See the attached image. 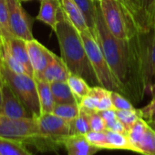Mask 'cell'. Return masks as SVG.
<instances>
[{"mask_svg": "<svg viewBox=\"0 0 155 155\" xmlns=\"http://www.w3.org/2000/svg\"><path fill=\"white\" fill-rule=\"evenodd\" d=\"M59 44L61 58L71 74L81 76L91 86H101L91 65L81 33L59 8L58 23L54 30Z\"/></svg>", "mask_w": 155, "mask_h": 155, "instance_id": "6da1fadb", "label": "cell"}, {"mask_svg": "<svg viewBox=\"0 0 155 155\" xmlns=\"http://www.w3.org/2000/svg\"><path fill=\"white\" fill-rule=\"evenodd\" d=\"M96 38L112 74L120 84V93L123 94L129 62V42L118 39L110 33L105 24L99 2L96 7Z\"/></svg>", "mask_w": 155, "mask_h": 155, "instance_id": "7a4b0ae2", "label": "cell"}, {"mask_svg": "<svg viewBox=\"0 0 155 155\" xmlns=\"http://www.w3.org/2000/svg\"><path fill=\"white\" fill-rule=\"evenodd\" d=\"M100 8L108 29L116 38L129 40L141 32L133 16L121 0H101Z\"/></svg>", "mask_w": 155, "mask_h": 155, "instance_id": "3957f363", "label": "cell"}, {"mask_svg": "<svg viewBox=\"0 0 155 155\" xmlns=\"http://www.w3.org/2000/svg\"><path fill=\"white\" fill-rule=\"evenodd\" d=\"M37 120L39 136L33 145L41 151L57 150L63 146L66 138L72 135L70 122L54 113L41 114Z\"/></svg>", "mask_w": 155, "mask_h": 155, "instance_id": "277c9868", "label": "cell"}, {"mask_svg": "<svg viewBox=\"0 0 155 155\" xmlns=\"http://www.w3.org/2000/svg\"><path fill=\"white\" fill-rule=\"evenodd\" d=\"M1 72L5 82L11 87L32 116L35 118L39 117L41 115V108L38 87L34 78L28 74H17L13 72L2 61Z\"/></svg>", "mask_w": 155, "mask_h": 155, "instance_id": "5b68a950", "label": "cell"}, {"mask_svg": "<svg viewBox=\"0 0 155 155\" xmlns=\"http://www.w3.org/2000/svg\"><path fill=\"white\" fill-rule=\"evenodd\" d=\"M81 36L91 65L96 74L100 85L109 91H118L120 93L121 90L120 84L110 70L98 40L92 36L91 31L81 33Z\"/></svg>", "mask_w": 155, "mask_h": 155, "instance_id": "8992f818", "label": "cell"}, {"mask_svg": "<svg viewBox=\"0 0 155 155\" xmlns=\"http://www.w3.org/2000/svg\"><path fill=\"white\" fill-rule=\"evenodd\" d=\"M0 136L33 145L39 136L38 120L30 118H11L0 114Z\"/></svg>", "mask_w": 155, "mask_h": 155, "instance_id": "52a82bcc", "label": "cell"}, {"mask_svg": "<svg viewBox=\"0 0 155 155\" xmlns=\"http://www.w3.org/2000/svg\"><path fill=\"white\" fill-rule=\"evenodd\" d=\"M9 24L15 38L29 41L34 39L32 34V19L24 10L19 0H7Z\"/></svg>", "mask_w": 155, "mask_h": 155, "instance_id": "ba28073f", "label": "cell"}, {"mask_svg": "<svg viewBox=\"0 0 155 155\" xmlns=\"http://www.w3.org/2000/svg\"><path fill=\"white\" fill-rule=\"evenodd\" d=\"M127 136L137 153L155 155V131L142 118L136 121L128 131Z\"/></svg>", "mask_w": 155, "mask_h": 155, "instance_id": "9c48e42d", "label": "cell"}, {"mask_svg": "<svg viewBox=\"0 0 155 155\" xmlns=\"http://www.w3.org/2000/svg\"><path fill=\"white\" fill-rule=\"evenodd\" d=\"M27 48L34 71V78L38 79L51 61L55 54L35 38L27 41Z\"/></svg>", "mask_w": 155, "mask_h": 155, "instance_id": "30bf717a", "label": "cell"}, {"mask_svg": "<svg viewBox=\"0 0 155 155\" xmlns=\"http://www.w3.org/2000/svg\"><path fill=\"white\" fill-rule=\"evenodd\" d=\"M1 114L11 118L33 117L21 100L14 92L11 87L5 82V81L3 85V106Z\"/></svg>", "mask_w": 155, "mask_h": 155, "instance_id": "8fae6325", "label": "cell"}, {"mask_svg": "<svg viewBox=\"0 0 155 155\" xmlns=\"http://www.w3.org/2000/svg\"><path fill=\"white\" fill-rule=\"evenodd\" d=\"M63 146L67 150V155H94L101 150L91 144L85 135H70L65 139Z\"/></svg>", "mask_w": 155, "mask_h": 155, "instance_id": "7c38bea8", "label": "cell"}, {"mask_svg": "<svg viewBox=\"0 0 155 155\" xmlns=\"http://www.w3.org/2000/svg\"><path fill=\"white\" fill-rule=\"evenodd\" d=\"M70 74L71 73L61 57L59 58L55 54L51 61L38 79L43 80L49 83L56 81H67Z\"/></svg>", "mask_w": 155, "mask_h": 155, "instance_id": "4fadbf2b", "label": "cell"}, {"mask_svg": "<svg viewBox=\"0 0 155 155\" xmlns=\"http://www.w3.org/2000/svg\"><path fill=\"white\" fill-rule=\"evenodd\" d=\"M4 46L8 49L12 56L26 68L28 72V75L34 78V71L28 52L27 41L14 37L10 39L6 40Z\"/></svg>", "mask_w": 155, "mask_h": 155, "instance_id": "5bb4252c", "label": "cell"}, {"mask_svg": "<svg viewBox=\"0 0 155 155\" xmlns=\"http://www.w3.org/2000/svg\"><path fill=\"white\" fill-rule=\"evenodd\" d=\"M59 4L69 21L80 33L90 31L85 16L74 0H59Z\"/></svg>", "mask_w": 155, "mask_h": 155, "instance_id": "9a60e30c", "label": "cell"}, {"mask_svg": "<svg viewBox=\"0 0 155 155\" xmlns=\"http://www.w3.org/2000/svg\"><path fill=\"white\" fill-rule=\"evenodd\" d=\"M59 8V0H41L39 12L36 19L49 26L54 31L58 23Z\"/></svg>", "mask_w": 155, "mask_h": 155, "instance_id": "2e32d148", "label": "cell"}, {"mask_svg": "<svg viewBox=\"0 0 155 155\" xmlns=\"http://www.w3.org/2000/svg\"><path fill=\"white\" fill-rule=\"evenodd\" d=\"M155 79V34L152 30L150 32L147 50H146V80L148 85V92L151 94Z\"/></svg>", "mask_w": 155, "mask_h": 155, "instance_id": "e0dca14e", "label": "cell"}, {"mask_svg": "<svg viewBox=\"0 0 155 155\" xmlns=\"http://www.w3.org/2000/svg\"><path fill=\"white\" fill-rule=\"evenodd\" d=\"M35 81L37 83V87H38V98H39V102H40V108H41V114L52 113L56 103H55L54 97L52 94L50 83L43 80H39V79H35Z\"/></svg>", "mask_w": 155, "mask_h": 155, "instance_id": "ac0fdd59", "label": "cell"}, {"mask_svg": "<svg viewBox=\"0 0 155 155\" xmlns=\"http://www.w3.org/2000/svg\"><path fill=\"white\" fill-rule=\"evenodd\" d=\"M106 150H123L136 152L135 148L130 143L127 134L106 130Z\"/></svg>", "mask_w": 155, "mask_h": 155, "instance_id": "d6986e66", "label": "cell"}, {"mask_svg": "<svg viewBox=\"0 0 155 155\" xmlns=\"http://www.w3.org/2000/svg\"><path fill=\"white\" fill-rule=\"evenodd\" d=\"M50 86L56 104L78 103L67 81L52 82Z\"/></svg>", "mask_w": 155, "mask_h": 155, "instance_id": "ffe728a7", "label": "cell"}, {"mask_svg": "<svg viewBox=\"0 0 155 155\" xmlns=\"http://www.w3.org/2000/svg\"><path fill=\"white\" fill-rule=\"evenodd\" d=\"M71 91L73 92L77 102H80L90 93L91 86L81 76L75 74H70L67 81Z\"/></svg>", "mask_w": 155, "mask_h": 155, "instance_id": "44dd1931", "label": "cell"}, {"mask_svg": "<svg viewBox=\"0 0 155 155\" xmlns=\"http://www.w3.org/2000/svg\"><path fill=\"white\" fill-rule=\"evenodd\" d=\"M141 23L142 32H150L152 30L154 24V14H155V0H138Z\"/></svg>", "mask_w": 155, "mask_h": 155, "instance_id": "7402d4cb", "label": "cell"}, {"mask_svg": "<svg viewBox=\"0 0 155 155\" xmlns=\"http://www.w3.org/2000/svg\"><path fill=\"white\" fill-rule=\"evenodd\" d=\"M0 153L2 155H33L26 143L0 136Z\"/></svg>", "mask_w": 155, "mask_h": 155, "instance_id": "603a6c76", "label": "cell"}, {"mask_svg": "<svg viewBox=\"0 0 155 155\" xmlns=\"http://www.w3.org/2000/svg\"><path fill=\"white\" fill-rule=\"evenodd\" d=\"M83 12L91 33L96 38V7L93 0H74ZM97 39V38H96Z\"/></svg>", "mask_w": 155, "mask_h": 155, "instance_id": "cb8c5ba5", "label": "cell"}, {"mask_svg": "<svg viewBox=\"0 0 155 155\" xmlns=\"http://www.w3.org/2000/svg\"><path fill=\"white\" fill-rule=\"evenodd\" d=\"M80 112H81V107L79 103H67V104H56L52 113L71 122L79 116Z\"/></svg>", "mask_w": 155, "mask_h": 155, "instance_id": "d4e9b609", "label": "cell"}, {"mask_svg": "<svg viewBox=\"0 0 155 155\" xmlns=\"http://www.w3.org/2000/svg\"><path fill=\"white\" fill-rule=\"evenodd\" d=\"M72 135H86L91 130L88 112L81 108V112L74 120L70 122Z\"/></svg>", "mask_w": 155, "mask_h": 155, "instance_id": "484cf974", "label": "cell"}, {"mask_svg": "<svg viewBox=\"0 0 155 155\" xmlns=\"http://www.w3.org/2000/svg\"><path fill=\"white\" fill-rule=\"evenodd\" d=\"M0 30L2 32L5 41L14 38L9 24L8 7L7 0H0Z\"/></svg>", "mask_w": 155, "mask_h": 155, "instance_id": "4316f807", "label": "cell"}, {"mask_svg": "<svg viewBox=\"0 0 155 155\" xmlns=\"http://www.w3.org/2000/svg\"><path fill=\"white\" fill-rule=\"evenodd\" d=\"M1 59H2V62L13 72L17 74H28V72L26 69V68L12 56V54L8 51V49L5 46H3V52H2Z\"/></svg>", "mask_w": 155, "mask_h": 155, "instance_id": "83f0119b", "label": "cell"}, {"mask_svg": "<svg viewBox=\"0 0 155 155\" xmlns=\"http://www.w3.org/2000/svg\"><path fill=\"white\" fill-rule=\"evenodd\" d=\"M117 118L123 124L127 131H129L131 127L136 123V121L140 118L138 109L127 110H116Z\"/></svg>", "mask_w": 155, "mask_h": 155, "instance_id": "f1b7e54d", "label": "cell"}, {"mask_svg": "<svg viewBox=\"0 0 155 155\" xmlns=\"http://www.w3.org/2000/svg\"><path fill=\"white\" fill-rule=\"evenodd\" d=\"M111 100L115 110H135L131 101L118 91H111Z\"/></svg>", "mask_w": 155, "mask_h": 155, "instance_id": "f546056e", "label": "cell"}, {"mask_svg": "<svg viewBox=\"0 0 155 155\" xmlns=\"http://www.w3.org/2000/svg\"><path fill=\"white\" fill-rule=\"evenodd\" d=\"M138 110L140 118H142L147 122L155 120V84L153 85L151 91V101L143 108L138 109Z\"/></svg>", "mask_w": 155, "mask_h": 155, "instance_id": "4dcf8cb0", "label": "cell"}, {"mask_svg": "<svg viewBox=\"0 0 155 155\" xmlns=\"http://www.w3.org/2000/svg\"><path fill=\"white\" fill-rule=\"evenodd\" d=\"M85 110L88 112L91 130H93V131H103V130H107L106 123H105L103 118L101 117V115L100 114L99 111L87 110Z\"/></svg>", "mask_w": 155, "mask_h": 155, "instance_id": "1f68e13d", "label": "cell"}, {"mask_svg": "<svg viewBox=\"0 0 155 155\" xmlns=\"http://www.w3.org/2000/svg\"><path fill=\"white\" fill-rule=\"evenodd\" d=\"M86 139L94 146L100 148L101 150H106V131H93L91 130L85 135Z\"/></svg>", "mask_w": 155, "mask_h": 155, "instance_id": "d6a6232c", "label": "cell"}, {"mask_svg": "<svg viewBox=\"0 0 155 155\" xmlns=\"http://www.w3.org/2000/svg\"><path fill=\"white\" fill-rule=\"evenodd\" d=\"M122 3L125 5V7L129 9V11L133 16L134 19L136 20L140 30L142 32V23H141V16H140V10L139 6L138 0H121Z\"/></svg>", "mask_w": 155, "mask_h": 155, "instance_id": "836d02e7", "label": "cell"}, {"mask_svg": "<svg viewBox=\"0 0 155 155\" xmlns=\"http://www.w3.org/2000/svg\"><path fill=\"white\" fill-rule=\"evenodd\" d=\"M106 127H107V130H112L115 132H119V133H122V134L128 133L127 130L125 129V127L123 126V124L120 121V120L118 118L106 123Z\"/></svg>", "mask_w": 155, "mask_h": 155, "instance_id": "e575fe53", "label": "cell"}, {"mask_svg": "<svg viewBox=\"0 0 155 155\" xmlns=\"http://www.w3.org/2000/svg\"><path fill=\"white\" fill-rule=\"evenodd\" d=\"M1 58H0V114L2 113V106H3V85L4 79L1 72Z\"/></svg>", "mask_w": 155, "mask_h": 155, "instance_id": "d590c367", "label": "cell"}, {"mask_svg": "<svg viewBox=\"0 0 155 155\" xmlns=\"http://www.w3.org/2000/svg\"><path fill=\"white\" fill-rule=\"evenodd\" d=\"M5 42H6V41H5V38H4V37H3V35H2L1 30H0V47H2V48H3Z\"/></svg>", "mask_w": 155, "mask_h": 155, "instance_id": "8d00e7d4", "label": "cell"}, {"mask_svg": "<svg viewBox=\"0 0 155 155\" xmlns=\"http://www.w3.org/2000/svg\"><path fill=\"white\" fill-rule=\"evenodd\" d=\"M147 123H148L149 126L155 131V120H154V121H148Z\"/></svg>", "mask_w": 155, "mask_h": 155, "instance_id": "74e56055", "label": "cell"}, {"mask_svg": "<svg viewBox=\"0 0 155 155\" xmlns=\"http://www.w3.org/2000/svg\"><path fill=\"white\" fill-rule=\"evenodd\" d=\"M20 2H26V1H30V0H19ZM39 1H41V0H39Z\"/></svg>", "mask_w": 155, "mask_h": 155, "instance_id": "f35d334b", "label": "cell"}, {"mask_svg": "<svg viewBox=\"0 0 155 155\" xmlns=\"http://www.w3.org/2000/svg\"><path fill=\"white\" fill-rule=\"evenodd\" d=\"M152 33L153 34H155V26L153 27V28H152Z\"/></svg>", "mask_w": 155, "mask_h": 155, "instance_id": "ab89813d", "label": "cell"}, {"mask_svg": "<svg viewBox=\"0 0 155 155\" xmlns=\"http://www.w3.org/2000/svg\"><path fill=\"white\" fill-rule=\"evenodd\" d=\"M93 1H94V2H99V3H100V2L101 1V0H93Z\"/></svg>", "mask_w": 155, "mask_h": 155, "instance_id": "60d3db41", "label": "cell"}, {"mask_svg": "<svg viewBox=\"0 0 155 155\" xmlns=\"http://www.w3.org/2000/svg\"><path fill=\"white\" fill-rule=\"evenodd\" d=\"M155 26V14H154V24H153V27Z\"/></svg>", "mask_w": 155, "mask_h": 155, "instance_id": "b9f144b4", "label": "cell"}, {"mask_svg": "<svg viewBox=\"0 0 155 155\" xmlns=\"http://www.w3.org/2000/svg\"><path fill=\"white\" fill-rule=\"evenodd\" d=\"M0 155H2V154H1V153H0Z\"/></svg>", "mask_w": 155, "mask_h": 155, "instance_id": "7bdbcfd3", "label": "cell"}]
</instances>
